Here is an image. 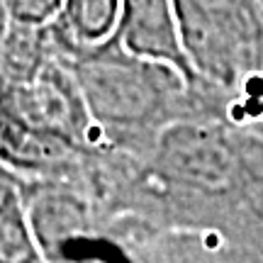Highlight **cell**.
Segmentation results:
<instances>
[{
  "instance_id": "2",
  "label": "cell",
  "mask_w": 263,
  "mask_h": 263,
  "mask_svg": "<svg viewBox=\"0 0 263 263\" xmlns=\"http://www.w3.org/2000/svg\"><path fill=\"white\" fill-rule=\"evenodd\" d=\"M3 117L27 129L54 134L78 149H95V127L83 93L71 66L57 54L32 81L3 85Z\"/></svg>"
},
{
  "instance_id": "8",
  "label": "cell",
  "mask_w": 263,
  "mask_h": 263,
  "mask_svg": "<svg viewBox=\"0 0 263 263\" xmlns=\"http://www.w3.org/2000/svg\"><path fill=\"white\" fill-rule=\"evenodd\" d=\"M229 239L241 249L249 263H263V217L251 219L239 234L229 236Z\"/></svg>"
},
{
  "instance_id": "4",
  "label": "cell",
  "mask_w": 263,
  "mask_h": 263,
  "mask_svg": "<svg viewBox=\"0 0 263 263\" xmlns=\"http://www.w3.org/2000/svg\"><path fill=\"white\" fill-rule=\"evenodd\" d=\"M139 263H249L241 249L217 232L154 229L134 219H110Z\"/></svg>"
},
{
  "instance_id": "7",
  "label": "cell",
  "mask_w": 263,
  "mask_h": 263,
  "mask_svg": "<svg viewBox=\"0 0 263 263\" xmlns=\"http://www.w3.org/2000/svg\"><path fill=\"white\" fill-rule=\"evenodd\" d=\"M61 10H64V3H57V0H12V3L5 0L3 20L20 27L47 29L61 15Z\"/></svg>"
},
{
  "instance_id": "6",
  "label": "cell",
  "mask_w": 263,
  "mask_h": 263,
  "mask_svg": "<svg viewBox=\"0 0 263 263\" xmlns=\"http://www.w3.org/2000/svg\"><path fill=\"white\" fill-rule=\"evenodd\" d=\"M0 263H49L39 244L25 193L10 171H0Z\"/></svg>"
},
{
  "instance_id": "5",
  "label": "cell",
  "mask_w": 263,
  "mask_h": 263,
  "mask_svg": "<svg viewBox=\"0 0 263 263\" xmlns=\"http://www.w3.org/2000/svg\"><path fill=\"white\" fill-rule=\"evenodd\" d=\"M124 17L120 0H71L49 27V42L66 64L95 54L112 44Z\"/></svg>"
},
{
  "instance_id": "3",
  "label": "cell",
  "mask_w": 263,
  "mask_h": 263,
  "mask_svg": "<svg viewBox=\"0 0 263 263\" xmlns=\"http://www.w3.org/2000/svg\"><path fill=\"white\" fill-rule=\"evenodd\" d=\"M117 39L132 57L173 68L190 85L197 83L185 44H183L178 15H176L173 3L168 0L124 3V17Z\"/></svg>"
},
{
  "instance_id": "1",
  "label": "cell",
  "mask_w": 263,
  "mask_h": 263,
  "mask_svg": "<svg viewBox=\"0 0 263 263\" xmlns=\"http://www.w3.org/2000/svg\"><path fill=\"white\" fill-rule=\"evenodd\" d=\"M173 8L197 83L229 103L227 122L263 120V3L178 0Z\"/></svg>"
}]
</instances>
